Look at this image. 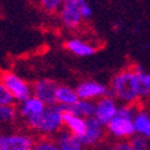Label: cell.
Wrapping results in <instances>:
<instances>
[{
  "mask_svg": "<svg viewBox=\"0 0 150 150\" xmlns=\"http://www.w3.org/2000/svg\"><path fill=\"white\" fill-rule=\"evenodd\" d=\"M108 95L119 100L122 105H136L141 96L138 77L134 70L126 69L117 73L109 84Z\"/></svg>",
  "mask_w": 150,
  "mask_h": 150,
  "instance_id": "6da1fadb",
  "label": "cell"
},
{
  "mask_svg": "<svg viewBox=\"0 0 150 150\" xmlns=\"http://www.w3.org/2000/svg\"><path fill=\"white\" fill-rule=\"evenodd\" d=\"M64 113L65 110L60 106H49L40 115L25 120V124L30 130L41 134L42 138H51L59 134L64 126Z\"/></svg>",
  "mask_w": 150,
  "mask_h": 150,
  "instance_id": "7a4b0ae2",
  "label": "cell"
},
{
  "mask_svg": "<svg viewBox=\"0 0 150 150\" xmlns=\"http://www.w3.org/2000/svg\"><path fill=\"white\" fill-rule=\"evenodd\" d=\"M139 109L136 105L119 106L118 113L107 126V133L115 139H127L136 134L134 131V117Z\"/></svg>",
  "mask_w": 150,
  "mask_h": 150,
  "instance_id": "3957f363",
  "label": "cell"
},
{
  "mask_svg": "<svg viewBox=\"0 0 150 150\" xmlns=\"http://www.w3.org/2000/svg\"><path fill=\"white\" fill-rule=\"evenodd\" d=\"M0 82L6 86L12 96L15 97V100L19 103L24 102L25 100L33 96V85L29 84L25 79L21 78L15 72H1L0 73Z\"/></svg>",
  "mask_w": 150,
  "mask_h": 150,
  "instance_id": "277c9868",
  "label": "cell"
},
{
  "mask_svg": "<svg viewBox=\"0 0 150 150\" xmlns=\"http://www.w3.org/2000/svg\"><path fill=\"white\" fill-rule=\"evenodd\" d=\"M36 141L27 132L3 131L0 133V150H33Z\"/></svg>",
  "mask_w": 150,
  "mask_h": 150,
  "instance_id": "5b68a950",
  "label": "cell"
},
{
  "mask_svg": "<svg viewBox=\"0 0 150 150\" xmlns=\"http://www.w3.org/2000/svg\"><path fill=\"white\" fill-rule=\"evenodd\" d=\"M59 17L66 29L76 30L84 22L81 15L79 0H65L61 10L59 11Z\"/></svg>",
  "mask_w": 150,
  "mask_h": 150,
  "instance_id": "8992f818",
  "label": "cell"
},
{
  "mask_svg": "<svg viewBox=\"0 0 150 150\" xmlns=\"http://www.w3.org/2000/svg\"><path fill=\"white\" fill-rule=\"evenodd\" d=\"M118 109H119V106L117 103V100L109 95H107L102 98L97 100L95 102L94 118L106 127L117 115Z\"/></svg>",
  "mask_w": 150,
  "mask_h": 150,
  "instance_id": "52a82bcc",
  "label": "cell"
},
{
  "mask_svg": "<svg viewBox=\"0 0 150 150\" xmlns=\"http://www.w3.org/2000/svg\"><path fill=\"white\" fill-rule=\"evenodd\" d=\"M108 88L101 82L88 79L83 81L76 86V91L79 100H86V101H94L100 100L108 95Z\"/></svg>",
  "mask_w": 150,
  "mask_h": 150,
  "instance_id": "ba28073f",
  "label": "cell"
},
{
  "mask_svg": "<svg viewBox=\"0 0 150 150\" xmlns=\"http://www.w3.org/2000/svg\"><path fill=\"white\" fill-rule=\"evenodd\" d=\"M58 85L54 81L41 78L33 84V96L42 101L47 107L55 105V91Z\"/></svg>",
  "mask_w": 150,
  "mask_h": 150,
  "instance_id": "9c48e42d",
  "label": "cell"
},
{
  "mask_svg": "<svg viewBox=\"0 0 150 150\" xmlns=\"http://www.w3.org/2000/svg\"><path fill=\"white\" fill-rule=\"evenodd\" d=\"M105 137V126L100 124L95 118L86 119L85 132L78 137L79 142L84 146H94L98 144Z\"/></svg>",
  "mask_w": 150,
  "mask_h": 150,
  "instance_id": "30bf717a",
  "label": "cell"
},
{
  "mask_svg": "<svg viewBox=\"0 0 150 150\" xmlns=\"http://www.w3.org/2000/svg\"><path fill=\"white\" fill-rule=\"evenodd\" d=\"M46 108H47V106L42 101H40V100L36 98L35 96H31L30 98L25 100L24 102L19 103L17 112L21 118H23L24 120H28L33 117L40 115L41 113H43Z\"/></svg>",
  "mask_w": 150,
  "mask_h": 150,
  "instance_id": "8fae6325",
  "label": "cell"
},
{
  "mask_svg": "<svg viewBox=\"0 0 150 150\" xmlns=\"http://www.w3.org/2000/svg\"><path fill=\"white\" fill-rule=\"evenodd\" d=\"M65 47L70 53L79 58H88L96 53V47L93 43L82 39H76V37L67 40Z\"/></svg>",
  "mask_w": 150,
  "mask_h": 150,
  "instance_id": "7c38bea8",
  "label": "cell"
},
{
  "mask_svg": "<svg viewBox=\"0 0 150 150\" xmlns=\"http://www.w3.org/2000/svg\"><path fill=\"white\" fill-rule=\"evenodd\" d=\"M79 101L76 89L67 85H58L55 91V105L60 106L62 109H67Z\"/></svg>",
  "mask_w": 150,
  "mask_h": 150,
  "instance_id": "4fadbf2b",
  "label": "cell"
},
{
  "mask_svg": "<svg viewBox=\"0 0 150 150\" xmlns=\"http://www.w3.org/2000/svg\"><path fill=\"white\" fill-rule=\"evenodd\" d=\"M64 126L66 127V131L71 134L76 136L77 138L81 137L86 129V119H83L81 117H77L70 112L64 113Z\"/></svg>",
  "mask_w": 150,
  "mask_h": 150,
  "instance_id": "5bb4252c",
  "label": "cell"
},
{
  "mask_svg": "<svg viewBox=\"0 0 150 150\" xmlns=\"http://www.w3.org/2000/svg\"><path fill=\"white\" fill-rule=\"evenodd\" d=\"M134 131L137 136L150 141V112L138 110L134 117Z\"/></svg>",
  "mask_w": 150,
  "mask_h": 150,
  "instance_id": "9a60e30c",
  "label": "cell"
},
{
  "mask_svg": "<svg viewBox=\"0 0 150 150\" xmlns=\"http://www.w3.org/2000/svg\"><path fill=\"white\" fill-rule=\"evenodd\" d=\"M59 150H85V146L79 142L76 136L67 131L60 132L55 139Z\"/></svg>",
  "mask_w": 150,
  "mask_h": 150,
  "instance_id": "2e32d148",
  "label": "cell"
},
{
  "mask_svg": "<svg viewBox=\"0 0 150 150\" xmlns=\"http://www.w3.org/2000/svg\"><path fill=\"white\" fill-rule=\"evenodd\" d=\"M64 110L70 112V113L77 117H81L83 119H90V118H94V114H95V102L86 101V100H79L72 107L64 109Z\"/></svg>",
  "mask_w": 150,
  "mask_h": 150,
  "instance_id": "e0dca14e",
  "label": "cell"
},
{
  "mask_svg": "<svg viewBox=\"0 0 150 150\" xmlns=\"http://www.w3.org/2000/svg\"><path fill=\"white\" fill-rule=\"evenodd\" d=\"M138 77V85H139V96L141 98H149L150 97V72L145 71L141 65H134L132 67Z\"/></svg>",
  "mask_w": 150,
  "mask_h": 150,
  "instance_id": "ac0fdd59",
  "label": "cell"
},
{
  "mask_svg": "<svg viewBox=\"0 0 150 150\" xmlns=\"http://www.w3.org/2000/svg\"><path fill=\"white\" fill-rule=\"evenodd\" d=\"M18 117L17 109L12 107H3L0 106V132H3V130L12 126Z\"/></svg>",
  "mask_w": 150,
  "mask_h": 150,
  "instance_id": "d6986e66",
  "label": "cell"
},
{
  "mask_svg": "<svg viewBox=\"0 0 150 150\" xmlns=\"http://www.w3.org/2000/svg\"><path fill=\"white\" fill-rule=\"evenodd\" d=\"M15 97L8 91V89L0 82V106L3 107H12L15 103Z\"/></svg>",
  "mask_w": 150,
  "mask_h": 150,
  "instance_id": "ffe728a7",
  "label": "cell"
},
{
  "mask_svg": "<svg viewBox=\"0 0 150 150\" xmlns=\"http://www.w3.org/2000/svg\"><path fill=\"white\" fill-rule=\"evenodd\" d=\"M62 4H64V1H61V0H42L40 3L41 8L46 11L47 13H55V12L60 11Z\"/></svg>",
  "mask_w": 150,
  "mask_h": 150,
  "instance_id": "44dd1931",
  "label": "cell"
},
{
  "mask_svg": "<svg viewBox=\"0 0 150 150\" xmlns=\"http://www.w3.org/2000/svg\"><path fill=\"white\" fill-rule=\"evenodd\" d=\"M33 150H59V148L55 139L40 138L39 141H36V144L33 148Z\"/></svg>",
  "mask_w": 150,
  "mask_h": 150,
  "instance_id": "7402d4cb",
  "label": "cell"
},
{
  "mask_svg": "<svg viewBox=\"0 0 150 150\" xmlns=\"http://www.w3.org/2000/svg\"><path fill=\"white\" fill-rule=\"evenodd\" d=\"M132 150H149L150 149V143L148 139L143 138L141 136L134 134L132 138L129 141Z\"/></svg>",
  "mask_w": 150,
  "mask_h": 150,
  "instance_id": "603a6c76",
  "label": "cell"
},
{
  "mask_svg": "<svg viewBox=\"0 0 150 150\" xmlns=\"http://www.w3.org/2000/svg\"><path fill=\"white\" fill-rule=\"evenodd\" d=\"M79 6H81V15H82L83 21L84 22L90 21L93 18V15H94L91 5L88 1H85V0H79Z\"/></svg>",
  "mask_w": 150,
  "mask_h": 150,
  "instance_id": "cb8c5ba5",
  "label": "cell"
},
{
  "mask_svg": "<svg viewBox=\"0 0 150 150\" xmlns=\"http://www.w3.org/2000/svg\"><path fill=\"white\" fill-rule=\"evenodd\" d=\"M106 150H132V148H131V145H130L129 142L122 141V142L115 143L114 145H112V146L107 148Z\"/></svg>",
  "mask_w": 150,
  "mask_h": 150,
  "instance_id": "d4e9b609",
  "label": "cell"
}]
</instances>
